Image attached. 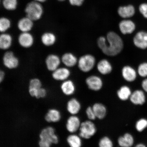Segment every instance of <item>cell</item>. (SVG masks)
I'll use <instances>...</instances> for the list:
<instances>
[{
  "instance_id": "obj_17",
  "label": "cell",
  "mask_w": 147,
  "mask_h": 147,
  "mask_svg": "<svg viewBox=\"0 0 147 147\" xmlns=\"http://www.w3.org/2000/svg\"><path fill=\"white\" fill-rule=\"evenodd\" d=\"M61 89L64 95L68 96L73 94L76 91V87L74 82L68 80L63 81L61 86Z\"/></svg>"
},
{
  "instance_id": "obj_10",
  "label": "cell",
  "mask_w": 147,
  "mask_h": 147,
  "mask_svg": "<svg viewBox=\"0 0 147 147\" xmlns=\"http://www.w3.org/2000/svg\"><path fill=\"white\" fill-rule=\"evenodd\" d=\"M134 45L139 49H147V32L140 31L135 34L133 38Z\"/></svg>"
},
{
  "instance_id": "obj_35",
  "label": "cell",
  "mask_w": 147,
  "mask_h": 147,
  "mask_svg": "<svg viewBox=\"0 0 147 147\" xmlns=\"http://www.w3.org/2000/svg\"><path fill=\"white\" fill-rule=\"evenodd\" d=\"M86 113L89 120L92 121L96 119L92 107H88L86 109Z\"/></svg>"
},
{
  "instance_id": "obj_2",
  "label": "cell",
  "mask_w": 147,
  "mask_h": 147,
  "mask_svg": "<svg viewBox=\"0 0 147 147\" xmlns=\"http://www.w3.org/2000/svg\"><path fill=\"white\" fill-rule=\"evenodd\" d=\"M40 138L39 145L41 147H49L53 144H57L59 142L58 136L55 134L54 128L52 127H48L42 130Z\"/></svg>"
},
{
  "instance_id": "obj_41",
  "label": "cell",
  "mask_w": 147,
  "mask_h": 147,
  "mask_svg": "<svg viewBox=\"0 0 147 147\" xmlns=\"http://www.w3.org/2000/svg\"><path fill=\"white\" fill-rule=\"evenodd\" d=\"M34 1L39 3H41L45 2L47 1V0H34Z\"/></svg>"
},
{
  "instance_id": "obj_19",
  "label": "cell",
  "mask_w": 147,
  "mask_h": 147,
  "mask_svg": "<svg viewBox=\"0 0 147 147\" xmlns=\"http://www.w3.org/2000/svg\"><path fill=\"white\" fill-rule=\"evenodd\" d=\"M122 74L123 78L128 82H132L135 80L137 74L135 69L129 66H125L123 68Z\"/></svg>"
},
{
  "instance_id": "obj_1",
  "label": "cell",
  "mask_w": 147,
  "mask_h": 147,
  "mask_svg": "<svg viewBox=\"0 0 147 147\" xmlns=\"http://www.w3.org/2000/svg\"><path fill=\"white\" fill-rule=\"evenodd\" d=\"M97 45L105 54L110 56L119 54L124 47L122 38L117 33L113 32H108L106 38L102 36L99 37Z\"/></svg>"
},
{
  "instance_id": "obj_18",
  "label": "cell",
  "mask_w": 147,
  "mask_h": 147,
  "mask_svg": "<svg viewBox=\"0 0 147 147\" xmlns=\"http://www.w3.org/2000/svg\"><path fill=\"white\" fill-rule=\"evenodd\" d=\"M97 68L99 72L103 75L109 74L113 70L111 64L108 60L105 59L99 62L97 64Z\"/></svg>"
},
{
  "instance_id": "obj_34",
  "label": "cell",
  "mask_w": 147,
  "mask_h": 147,
  "mask_svg": "<svg viewBox=\"0 0 147 147\" xmlns=\"http://www.w3.org/2000/svg\"><path fill=\"white\" fill-rule=\"evenodd\" d=\"M147 127V120L145 119H140L136 124V128L138 131L141 132Z\"/></svg>"
},
{
  "instance_id": "obj_27",
  "label": "cell",
  "mask_w": 147,
  "mask_h": 147,
  "mask_svg": "<svg viewBox=\"0 0 147 147\" xmlns=\"http://www.w3.org/2000/svg\"><path fill=\"white\" fill-rule=\"evenodd\" d=\"M117 141L119 146L122 147H131L134 143L133 138L129 133H126L123 136L119 137Z\"/></svg>"
},
{
  "instance_id": "obj_32",
  "label": "cell",
  "mask_w": 147,
  "mask_h": 147,
  "mask_svg": "<svg viewBox=\"0 0 147 147\" xmlns=\"http://www.w3.org/2000/svg\"><path fill=\"white\" fill-rule=\"evenodd\" d=\"M113 142L111 139L107 136L101 138L98 142V146L100 147H113Z\"/></svg>"
},
{
  "instance_id": "obj_28",
  "label": "cell",
  "mask_w": 147,
  "mask_h": 147,
  "mask_svg": "<svg viewBox=\"0 0 147 147\" xmlns=\"http://www.w3.org/2000/svg\"><path fill=\"white\" fill-rule=\"evenodd\" d=\"M117 94L120 100L125 101L128 100L131 93L129 88L127 86H123L117 91Z\"/></svg>"
},
{
  "instance_id": "obj_8",
  "label": "cell",
  "mask_w": 147,
  "mask_h": 147,
  "mask_svg": "<svg viewBox=\"0 0 147 147\" xmlns=\"http://www.w3.org/2000/svg\"><path fill=\"white\" fill-rule=\"evenodd\" d=\"M18 42L22 47L29 49L34 45V38L30 32H21L18 36Z\"/></svg>"
},
{
  "instance_id": "obj_31",
  "label": "cell",
  "mask_w": 147,
  "mask_h": 147,
  "mask_svg": "<svg viewBox=\"0 0 147 147\" xmlns=\"http://www.w3.org/2000/svg\"><path fill=\"white\" fill-rule=\"evenodd\" d=\"M3 4L5 9L8 11H13L17 8V0H3Z\"/></svg>"
},
{
  "instance_id": "obj_7",
  "label": "cell",
  "mask_w": 147,
  "mask_h": 147,
  "mask_svg": "<svg viewBox=\"0 0 147 147\" xmlns=\"http://www.w3.org/2000/svg\"><path fill=\"white\" fill-rule=\"evenodd\" d=\"M86 83L88 88L94 91H100L103 86L102 78L96 75H91L88 77L86 79Z\"/></svg>"
},
{
  "instance_id": "obj_33",
  "label": "cell",
  "mask_w": 147,
  "mask_h": 147,
  "mask_svg": "<svg viewBox=\"0 0 147 147\" xmlns=\"http://www.w3.org/2000/svg\"><path fill=\"white\" fill-rule=\"evenodd\" d=\"M138 73L141 77L147 76V62L140 64L138 69Z\"/></svg>"
},
{
  "instance_id": "obj_36",
  "label": "cell",
  "mask_w": 147,
  "mask_h": 147,
  "mask_svg": "<svg viewBox=\"0 0 147 147\" xmlns=\"http://www.w3.org/2000/svg\"><path fill=\"white\" fill-rule=\"evenodd\" d=\"M42 87V83L39 79L34 78L30 80L29 88H38Z\"/></svg>"
},
{
  "instance_id": "obj_15",
  "label": "cell",
  "mask_w": 147,
  "mask_h": 147,
  "mask_svg": "<svg viewBox=\"0 0 147 147\" xmlns=\"http://www.w3.org/2000/svg\"><path fill=\"white\" fill-rule=\"evenodd\" d=\"M13 38L11 35L7 32L0 34V49L3 50H8L11 47Z\"/></svg>"
},
{
  "instance_id": "obj_24",
  "label": "cell",
  "mask_w": 147,
  "mask_h": 147,
  "mask_svg": "<svg viewBox=\"0 0 147 147\" xmlns=\"http://www.w3.org/2000/svg\"><path fill=\"white\" fill-rule=\"evenodd\" d=\"M131 102L135 105H142L145 102V96L143 92L141 90H136L131 94L130 97Z\"/></svg>"
},
{
  "instance_id": "obj_38",
  "label": "cell",
  "mask_w": 147,
  "mask_h": 147,
  "mask_svg": "<svg viewBox=\"0 0 147 147\" xmlns=\"http://www.w3.org/2000/svg\"><path fill=\"white\" fill-rule=\"evenodd\" d=\"M84 1V0H69V2L71 5L78 6L81 5Z\"/></svg>"
},
{
  "instance_id": "obj_26",
  "label": "cell",
  "mask_w": 147,
  "mask_h": 147,
  "mask_svg": "<svg viewBox=\"0 0 147 147\" xmlns=\"http://www.w3.org/2000/svg\"><path fill=\"white\" fill-rule=\"evenodd\" d=\"M82 138L75 133L71 134L67 139V144L71 147H80L82 146Z\"/></svg>"
},
{
  "instance_id": "obj_42",
  "label": "cell",
  "mask_w": 147,
  "mask_h": 147,
  "mask_svg": "<svg viewBox=\"0 0 147 147\" xmlns=\"http://www.w3.org/2000/svg\"><path fill=\"white\" fill-rule=\"evenodd\" d=\"M137 147H145L146 146H144V145H143V144H139L137 145L136 146Z\"/></svg>"
},
{
  "instance_id": "obj_13",
  "label": "cell",
  "mask_w": 147,
  "mask_h": 147,
  "mask_svg": "<svg viewBox=\"0 0 147 147\" xmlns=\"http://www.w3.org/2000/svg\"><path fill=\"white\" fill-rule=\"evenodd\" d=\"M119 28L123 34H130L135 30L136 26L135 23L131 20H124L119 22Z\"/></svg>"
},
{
  "instance_id": "obj_39",
  "label": "cell",
  "mask_w": 147,
  "mask_h": 147,
  "mask_svg": "<svg viewBox=\"0 0 147 147\" xmlns=\"http://www.w3.org/2000/svg\"><path fill=\"white\" fill-rule=\"evenodd\" d=\"M142 86L143 89L147 92V79H145L143 81Z\"/></svg>"
},
{
  "instance_id": "obj_9",
  "label": "cell",
  "mask_w": 147,
  "mask_h": 147,
  "mask_svg": "<svg viewBox=\"0 0 147 147\" xmlns=\"http://www.w3.org/2000/svg\"><path fill=\"white\" fill-rule=\"evenodd\" d=\"M81 123L80 118L76 115H71L67 119L66 129L70 133H75L80 129Z\"/></svg>"
},
{
  "instance_id": "obj_16",
  "label": "cell",
  "mask_w": 147,
  "mask_h": 147,
  "mask_svg": "<svg viewBox=\"0 0 147 147\" xmlns=\"http://www.w3.org/2000/svg\"><path fill=\"white\" fill-rule=\"evenodd\" d=\"M82 106L80 103L77 99L72 98L67 103V109L68 113L71 115H76L80 113Z\"/></svg>"
},
{
  "instance_id": "obj_23",
  "label": "cell",
  "mask_w": 147,
  "mask_h": 147,
  "mask_svg": "<svg viewBox=\"0 0 147 147\" xmlns=\"http://www.w3.org/2000/svg\"><path fill=\"white\" fill-rule=\"evenodd\" d=\"M61 61L67 67H72L76 65L78 61L74 55L71 53H66L62 56Z\"/></svg>"
},
{
  "instance_id": "obj_29",
  "label": "cell",
  "mask_w": 147,
  "mask_h": 147,
  "mask_svg": "<svg viewBox=\"0 0 147 147\" xmlns=\"http://www.w3.org/2000/svg\"><path fill=\"white\" fill-rule=\"evenodd\" d=\"M29 91L31 96L37 98H43L47 95V91L42 87L39 88H29Z\"/></svg>"
},
{
  "instance_id": "obj_43",
  "label": "cell",
  "mask_w": 147,
  "mask_h": 147,
  "mask_svg": "<svg viewBox=\"0 0 147 147\" xmlns=\"http://www.w3.org/2000/svg\"><path fill=\"white\" fill-rule=\"evenodd\" d=\"M58 1H65V0H58Z\"/></svg>"
},
{
  "instance_id": "obj_6",
  "label": "cell",
  "mask_w": 147,
  "mask_h": 147,
  "mask_svg": "<svg viewBox=\"0 0 147 147\" xmlns=\"http://www.w3.org/2000/svg\"><path fill=\"white\" fill-rule=\"evenodd\" d=\"M3 63L5 67L9 69H16L19 65V60L12 51L5 52L3 57Z\"/></svg>"
},
{
  "instance_id": "obj_12",
  "label": "cell",
  "mask_w": 147,
  "mask_h": 147,
  "mask_svg": "<svg viewBox=\"0 0 147 147\" xmlns=\"http://www.w3.org/2000/svg\"><path fill=\"white\" fill-rule=\"evenodd\" d=\"M34 26V21L26 16L20 19L17 24L18 28L21 32H30Z\"/></svg>"
},
{
  "instance_id": "obj_3",
  "label": "cell",
  "mask_w": 147,
  "mask_h": 147,
  "mask_svg": "<svg viewBox=\"0 0 147 147\" xmlns=\"http://www.w3.org/2000/svg\"><path fill=\"white\" fill-rule=\"evenodd\" d=\"M25 11L26 16L34 22L41 19L44 12L43 7L41 3L35 1L28 3Z\"/></svg>"
},
{
  "instance_id": "obj_5",
  "label": "cell",
  "mask_w": 147,
  "mask_h": 147,
  "mask_svg": "<svg viewBox=\"0 0 147 147\" xmlns=\"http://www.w3.org/2000/svg\"><path fill=\"white\" fill-rule=\"evenodd\" d=\"M96 60L92 55L87 54L81 57L78 61L79 69L84 73L89 72L94 67Z\"/></svg>"
},
{
  "instance_id": "obj_11",
  "label": "cell",
  "mask_w": 147,
  "mask_h": 147,
  "mask_svg": "<svg viewBox=\"0 0 147 147\" xmlns=\"http://www.w3.org/2000/svg\"><path fill=\"white\" fill-rule=\"evenodd\" d=\"M61 60L57 55L49 54L46 58L45 63L49 71H53L59 67Z\"/></svg>"
},
{
  "instance_id": "obj_25",
  "label": "cell",
  "mask_w": 147,
  "mask_h": 147,
  "mask_svg": "<svg viewBox=\"0 0 147 147\" xmlns=\"http://www.w3.org/2000/svg\"><path fill=\"white\" fill-rule=\"evenodd\" d=\"M61 114L59 111L56 109L49 110L45 117V120L47 122L56 123L61 119Z\"/></svg>"
},
{
  "instance_id": "obj_40",
  "label": "cell",
  "mask_w": 147,
  "mask_h": 147,
  "mask_svg": "<svg viewBox=\"0 0 147 147\" xmlns=\"http://www.w3.org/2000/svg\"><path fill=\"white\" fill-rule=\"evenodd\" d=\"M5 76V73L3 71L0 69V84L3 82Z\"/></svg>"
},
{
  "instance_id": "obj_30",
  "label": "cell",
  "mask_w": 147,
  "mask_h": 147,
  "mask_svg": "<svg viewBox=\"0 0 147 147\" xmlns=\"http://www.w3.org/2000/svg\"><path fill=\"white\" fill-rule=\"evenodd\" d=\"M11 26V22L8 18H0V33L6 32Z\"/></svg>"
},
{
  "instance_id": "obj_22",
  "label": "cell",
  "mask_w": 147,
  "mask_h": 147,
  "mask_svg": "<svg viewBox=\"0 0 147 147\" xmlns=\"http://www.w3.org/2000/svg\"><path fill=\"white\" fill-rule=\"evenodd\" d=\"M41 40L44 45L49 47L54 45L56 41V37L53 33L47 32L42 34Z\"/></svg>"
},
{
  "instance_id": "obj_4",
  "label": "cell",
  "mask_w": 147,
  "mask_h": 147,
  "mask_svg": "<svg viewBox=\"0 0 147 147\" xmlns=\"http://www.w3.org/2000/svg\"><path fill=\"white\" fill-rule=\"evenodd\" d=\"M79 130V135L82 139H89L96 134L97 128L92 121L88 120L82 122Z\"/></svg>"
},
{
  "instance_id": "obj_37",
  "label": "cell",
  "mask_w": 147,
  "mask_h": 147,
  "mask_svg": "<svg viewBox=\"0 0 147 147\" xmlns=\"http://www.w3.org/2000/svg\"><path fill=\"white\" fill-rule=\"evenodd\" d=\"M139 10L144 18L147 19V3H144L140 5Z\"/></svg>"
},
{
  "instance_id": "obj_14",
  "label": "cell",
  "mask_w": 147,
  "mask_h": 147,
  "mask_svg": "<svg viewBox=\"0 0 147 147\" xmlns=\"http://www.w3.org/2000/svg\"><path fill=\"white\" fill-rule=\"evenodd\" d=\"M70 74V71L67 68L58 67L53 71L52 77L56 80L64 81L68 80Z\"/></svg>"
},
{
  "instance_id": "obj_21",
  "label": "cell",
  "mask_w": 147,
  "mask_h": 147,
  "mask_svg": "<svg viewBox=\"0 0 147 147\" xmlns=\"http://www.w3.org/2000/svg\"><path fill=\"white\" fill-rule=\"evenodd\" d=\"M96 119H104L107 113V109L104 104L101 103H95L92 106Z\"/></svg>"
},
{
  "instance_id": "obj_44",
  "label": "cell",
  "mask_w": 147,
  "mask_h": 147,
  "mask_svg": "<svg viewBox=\"0 0 147 147\" xmlns=\"http://www.w3.org/2000/svg\"><path fill=\"white\" fill-rule=\"evenodd\" d=\"M0 3H1V0H0Z\"/></svg>"
},
{
  "instance_id": "obj_20",
  "label": "cell",
  "mask_w": 147,
  "mask_h": 147,
  "mask_svg": "<svg viewBox=\"0 0 147 147\" xmlns=\"http://www.w3.org/2000/svg\"><path fill=\"white\" fill-rule=\"evenodd\" d=\"M117 12L121 18H128L132 17L134 15L135 10L133 5H129L127 6L119 7Z\"/></svg>"
}]
</instances>
